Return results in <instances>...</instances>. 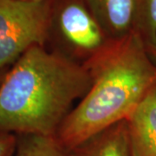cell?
<instances>
[{
	"label": "cell",
	"instance_id": "1",
	"mask_svg": "<svg viewBox=\"0 0 156 156\" xmlns=\"http://www.w3.org/2000/svg\"><path fill=\"white\" fill-rule=\"evenodd\" d=\"M90 87L83 63L35 45L1 81L0 132L56 136Z\"/></svg>",
	"mask_w": 156,
	"mask_h": 156
},
{
	"label": "cell",
	"instance_id": "2",
	"mask_svg": "<svg viewBox=\"0 0 156 156\" xmlns=\"http://www.w3.org/2000/svg\"><path fill=\"white\" fill-rule=\"evenodd\" d=\"M134 32L110 40L83 62L91 77L88 93L76 103L56 134L70 151L127 120L156 84V65Z\"/></svg>",
	"mask_w": 156,
	"mask_h": 156
},
{
	"label": "cell",
	"instance_id": "3",
	"mask_svg": "<svg viewBox=\"0 0 156 156\" xmlns=\"http://www.w3.org/2000/svg\"><path fill=\"white\" fill-rule=\"evenodd\" d=\"M110 40L86 0H51L47 43L54 50L85 62Z\"/></svg>",
	"mask_w": 156,
	"mask_h": 156
},
{
	"label": "cell",
	"instance_id": "4",
	"mask_svg": "<svg viewBox=\"0 0 156 156\" xmlns=\"http://www.w3.org/2000/svg\"><path fill=\"white\" fill-rule=\"evenodd\" d=\"M51 0H0V72L48 42Z\"/></svg>",
	"mask_w": 156,
	"mask_h": 156
},
{
	"label": "cell",
	"instance_id": "5",
	"mask_svg": "<svg viewBox=\"0 0 156 156\" xmlns=\"http://www.w3.org/2000/svg\"><path fill=\"white\" fill-rule=\"evenodd\" d=\"M126 121L131 156H156V84Z\"/></svg>",
	"mask_w": 156,
	"mask_h": 156
},
{
	"label": "cell",
	"instance_id": "6",
	"mask_svg": "<svg viewBox=\"0 0 156 156\" xmlns=\"http://www.w3.org/2000/svg\"><path fill=\"white\" fill-rule=\"evenodd\" d=\"M108 37L120 39L134 32L135 0H86Z\"/></svg>",
	"mask_w": 156,
	"mask_h": 156
},
{
	"label": "cell",
	"instance_id": "7",
	"mask_svg": "<svg viewBox=\"0 0 156 156\" xmlns=\"http://www.w3.org/2000/svg\"><path fill=\"white\" fill-rule=\"evenodd\" d=\"M69 152L70 156H131L127 121L107 128Z\"/></svg>",
	"mask_w": 156,
	"mask_h": 156
},
{
	"label": "cell",
	"instance_id": "8",
	"mask_svg": "<svg viewBox=\"0 0 156 156\" xmlns=\"http://www.w3.org/2000/svg\"><path fill=\"white\" fill-rule=\"evenodd\" d=\"M15 156H70L56 136L22 134L17 137Z\"/></svg>",
	"mask_w": 156,
	"mask_h": 156
},
{
	"label": "cell",
	"instance_id": "9",
	"mask_svg": "<svg viewBox=\"0 0 156 156\" xmlns=\"http://www.w3.org/2000/svg\"><path fill=\"white\" fill-rule=\"evenodd\" d=\"M134 32L147 50L156 49V0H135Z\"/></svg>",
	"mask_w": 156,
	"mask_h": 156
},
{
	"label": "cell",
	"instance_id": "10",
	"mask_svg": "<svg viewBox=\"0 0 156 156\" xmlns=\"http://www.w3.org/2000/svg\"><path fill=\"white\" fill-rule=\"evenodd\" d=\"M17 146V137L11 133L0 132V156H12Z\"/></svg>",
	"mask_w": 156,
	"mask_h": 156
},
{
	"label": "cell",
	"instance_id": "11",
	"mask_svg": "<svg viewBox=\"0 0 156 156\" xmlns=\"http://www.w3.org/2000/svg\"><path fill=\"white\" fill-rule=\"evenodd\" d=\"M148 52H149L150 56H153V58L154 59V63H155L156 65V49H154V50H149Z\"/></svg>",
	"mask_w": 156,
	"mask_h": 156
},
{
	"label": "cell",
	"instance_id": "12",
	"mask_svg": "<svg viewBox=\"0 0 156 156\" xmlns=\"http://www.w3.org/2000/svg\"><path fill=\"white\" fill-rule=\"evenodd\" d=\"M23 1H41V0H23Z\"/></svg>",
	"mask_w": 156,
	"mask_h": 156
},
{
	"label": "cell",
	"instance_id": "13",
	"mask_svg": "<svg viewBox=\"0 0 156 156\" xmlns=\"http://www.w3.org/2000/svg\"><path fill=\"white\" fill-rule=\"evenodd\" d=\"M2 76H0V77H2ZM3 77H4V76H3ZM2 79H3V78H0V80H2Z\"/></svg>",
	"mask_w": 156,
	"mask_h": 156
}]
</instances>
